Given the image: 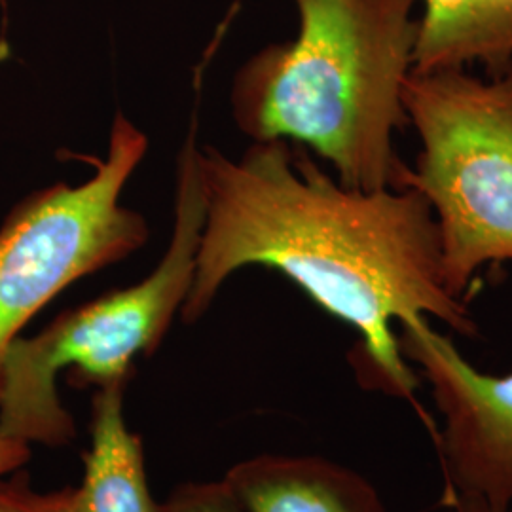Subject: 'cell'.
I'll list each match as a JSON object with an SVG mask.
<instances>
[{"label": "cell", "mask_w": 512, "mask_h": 512, "mask_svg": "<svg viewBox=\"0 0 512 512\" xmlns=\"http://www.w3.org/2000/svg\"><path fill=\"white\" fill-rule=\"evenodd\" d=\"M198 169L202 238L184 323L209 310L230 275L270 268L359 332L351 365L361 384L410 401L418 378L393 323L437 317L476 336L465 300L444 285L437 220L420 192L349 188L287 141H253L238 160L198 148Z\"/></svg>", "instance_id": "cell-1"}, {"label": "cell", "mask_w": 512, "mask_h": 512, "mask_svg": "<svg viewBox=\"0 0 512 512\" xmlns=\"http://www.w3.org/2000/svg\"><path fill=\"white\" fill-rule=\"evenodd\" d=\"M298 35L253 55L232 86L234 120L253 141H287L357 190H403L395 133L410 126L418 0H294Z\"/></svg>", "instance_id": "cell-2"}, {"label": "cell", "mask_w": 512, "mask_h": 512, "mask_svg": "<svg viewBox=\"0 0 512 512\" xmlns=\"http://www.w3.org/2000/svg\"><path fill=\"white\" fill-rule=\"evenodd\" d=\"M196 126L177 160L175 222L165 255L139 283L61 313L31 338L10 346L0 370V435L44 446L76 437L73 416L57 395L69 370L76 387L128 385L135 361L160 348L190 293L203 226Z\"/></svg>", "instance_id": "cell-3"}, {"label": "cell", "mask_w": 512, "mask_h": 512, "mask_svg": "<svg viewBox=\"0 0 512 512\" xmlns=\"http://www.w3.org/2000/svg\"><path fill=\"white\" fill-rule=\"evenodd\" d=\"M403 105L421 143L403 188L431 205L444 285L463 300L482 266L512 262V71L412 73Z\"/></svg>", "instance_id": "cell-4"}, {"label": "cell", "mask_w": 512, "mask_h": 512, "mask_svg": "<svg viewBox=\"0 0 512 512\" xmlns=\"http://www.w3.org/2000/svg\"><path fill=\"white\" fill-rule=\"evenodd\" d=\"M147 135L116 114L107 156L93 175L31 194L0 228V370L23 327L78 279L141 249L148 224L122 205L124 186L145 158Z\"/></svg>", "instance_id": "cell-5"}, {"label": "cell", "mask_w": 512, "mask_h": 512, "mask_svg": "<svg viewBox=\"0 0 512 512\" xmlns=\"http://www.w3.org/2000/svg\"><path fill=\"white\" fill-rule=\"evenodd\" d=\"M404 359L420 366L442 414L440 458L456 497L512 509V372L476 370L427 317L399 323Z\"/></svg>", "instance_id": "cell-6"}, {"label": "cell", "mask_w": 512, "mask_h": 512, "mask_svg": "<svg viewBox=\"0 0 512 512\" xmlns=\"http://www.w3.org/2000/svg\"><path fill=\"white\" fill-rule=\"evenodd\" d=\"M224 480L247 512H387L365 476L317 456H256Z\"/></svg>", "instance_id": "cell-7"}, {"label": "cell", "mask_w": 512, "mask_h": 512, "mask_svg": "<svg viewBox=\"0 0 512 512\" xmlns=\"http://www.w3.org/2000/svg\"><path fill=\"white\" fill-rule=\"evenodd\" d=\"M126 387L93 391L92 446L84 454L82 484L73 488V512H162L148 486L141 439L124 418Z\"/></svg>", "instance_id": "cell-8"}, {"label": "cell", "mask_w": 512, "mask_h": 512, "mask_svg": "<svg viewBox=\"0 0 512 512\" xmlns=\"http://www.w3.org/2000/svg\"><path fill=\"white\" fill-rule=\"evenodd\" d=\"M418 40L412 73L512 71V0H418Z\"/></svg>", "instance_id": "cell-9"}, {"label": "cell", "mask_w": 512, "mask_h": 512, "mask_svg": "<svg viewBox=\"0 0 512 512\" xmlns=\"http://www.w3.org/2000/svg\"><path fill=\"white\" fill-rule=\"evenodd\" d=\"M162 512H247L238 495L222 478L217 482H186L177 486Z\"/></svg>", "instance_id": "cell-10"}, {"label": "cell", "mask_w": 512, "mask_h": 512, "mask_svg": "<svg viewBox=\"0 0 512 512\" xmlns=\"http://www.w3.org/2000/svg\"><path fill=\"white\" fill-rule=\"evenodd\" d=\"M0 512H73V488L40 494L27 473L0 476Z\"/></svg>", "instance_id": "cell-11"}, {"label": "cell", "mask_w": 512, "mask_h": 512, "mask_svg": "<svg viewBox=\"0 0 512 512\" xmlns=\"http://www.w3.org/2000/svg\"><path fill=\"white\" fill-rule=\"evenodd\" d=\"M31 458V444L0 435V476L14 473Z\"/></svg>", "instance_id": "cell-12"}, {"label": "cell", "mask_w": 512, "mask_h": 512, "mask_svg": "<svg viewBox=\"0 0 512 512\" xmlns=\"http://www.w3.org/2000/svg\"><path fill=\"white\" fill-rule=\"evenodd\" d=\"M444 512H495L492 509H488L486 505L473 501V499H461V497H454L452 503H450V509ZM507 512H512L507 511Z\"/></svg>", "instance_id": "cell-13"}, {"label": "cell", "mask_w": 512, "mask_h": 512, "mask_svg": "<svg viewBox=\"0 0 512 512\" xmlns=\"http://www.w3.org/2000/svg\"><path fill=\"white\" fill-rule=\"evenodd\" d=\"M0 2H4V0H0Z\"/></svg>", "instance_id": "cell-14"}]
</instances>
